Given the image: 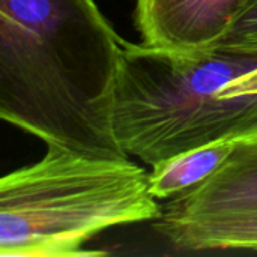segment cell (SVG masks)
<instances>
[{
    "instance_id": "obj_7",
    "label": "cell",
    "mask_w": 257,
    "mask_h": 257,
    "mask_svg": "<svg viewBox=\"0 0 257 257\" xmlns=\"http://www.w3.org/2000/svg\"><path fill=\"white\" fill-rule=\"evenodd\" d=\"M257 93V68L248 72L244 77H239L229 83V86L223 90L221 96H239V95H254Z\"/></svg>"
},
{
    "instance_id": "obj_6",
    "label": "cell",
    "mask_w": 257,
    "mask_h": 257,
    "mask_svg": "<svg viewBox=\"0 0 257 257\" xmlns=\"http://www.w3.org/2000/svg\"><path fill=\"white\" fill-rule=\"evenodd\" d=\"M217 47L257 50V0L239 17Z\"/></svg>"
},
{
    "instance_id": "obj_2",
    "label": "cell",
    "mask_w": 257,
    "mask_h": 257,
    "mask_svg": "<svg viewBox=\"0 0 257 257\" xmlns=\"http://www.w3.org/2000/svg\"><path fill=\"white\" fill-rule=\"evenodd\" d=\"M257 68V50L175 51L123 41L113 128L148 166L227 139L257 136V93L223 98Z\"/></svg>"
},
{
    "instance_id": "obj_1",
    "label": "cell",
    "mask_w": 257,
    "mask_h": 257,
    "mask_svg": "<svg viewBox=\"0 0 257 257\" xmlns=\"http://www.w3.org/2000/svg\"><path fill=\"white\" fill-rule=\"evenodd\" d=\"M122 51L95 0H0V117L47 146L128 157L113 128Z\"/></svg>"
},
{
    "instance_id": "obj_5",
    "label": "cell",
    "mask_w": 257,
    "mask_h": 257,
    "mask_svg": "<svg viewBox=\"0 0 257 257\" xmlns=\"http://www.w3.org/2000/svg\"><path fill=\"white\" fill-rule=\"evenodd\" d=\"M247 137L221 139L164 160L151 167L149 190L161 200L196 188L217 173Z\"/></svg>"
},
{
    "instance_id": "obj_4",
    "label": "cell",
    "mask_w": 257,
    "mask_h": 257,
    "mask_svg": "<svg viewBox=\"0 0 257 257\" xmlns=\"http://www.w3.org/2000/svg\"><path fill=\"white\" fill-rule=\"evenodd\" d=\"M256 0H136L134 24L143 44L175 50L215 48Z\"/></svg>"
},
{
    "instance_id": "obj_3",
    "label": "cell",
    "mask_w": 257,
    "mask_h": 257,
    "mask_svg": "<svg viewBox=\"0 0 257 257\" xmlns=\"http://www.w3.org/2000/svg\"><path fill=\"white\" fill-rule=\"evenodd\" d=\"M149 173L128 157H93L57 146L0 179V256L87 257L107 229L157 221L163 206Z\"/></svg>"
}]
</instances>
